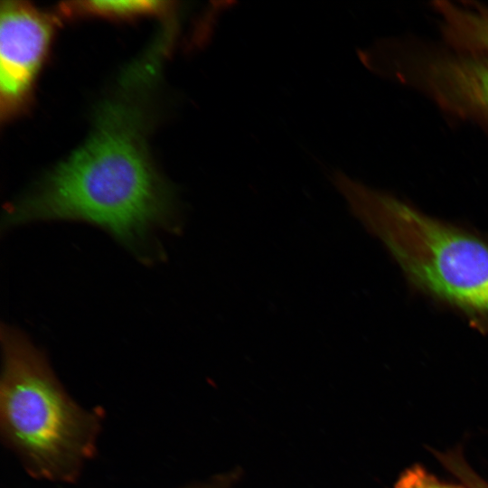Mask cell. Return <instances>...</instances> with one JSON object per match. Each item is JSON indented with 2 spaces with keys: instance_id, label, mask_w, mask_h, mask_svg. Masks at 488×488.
<instances>
[{
  "instance_id": "obj_10",
  "label": "cell",
  "mask_w": 488,
  "mask_h": 488,
  "mask_svg": "<svg viewBox=\"0 0 488 488\" xmlns=\"http://www.w3.org/2000/svg\"><path fill=\"white\" fill-rule=\"evenodd\" d=\"M192 488H220V485L217 483H214L196 486V487H192Z\"/></svg>"
},
{
  "instance_id": "obj_2",
  "label": "cell",
  "mask_w": 488,
  "mask_h": 488,
  "mask_svg": "<svg viewBox=\"0 0 488 488\" xmlns=\"http://www.w3.org/2000/svg\"><path fill=\"white\" fill-rule=\"evenodd\" d=\"M332 181L414 291L488 333L487 235L426 214L341 171L333 172Z\"/></svg>"
},
{
  "instance_id": "obj_9",
  "label": "cell",
  "mask_w": 488,
  "mask_h": 488,
  "mask_svg": "<svg viewBox=\"0 0 488 488\" xmlns=\"http://www.w3.org/2000/svg\"><path fill=\"white\" fill-rule=\"evenodd\" d=\"M394 488H466L463 483H452L438 479L423 466L415 465L398 478Z\"/></svg>"
},
{
  "instance_id": "obj_1",
  "label": "cell",
  "mask_w": 488,
  "mask_h": 488,
  "mask_svg": "<svg viewBox=\"0 0 488 488\" xmlns=\"http://www.w3.org/2000/svg\"><path fill=\"white\" fill-rule=\"evenodd\" d=\"M46 220L99 226L143 258L155 231L179 229L173 192L150 164L134 109L103 108L86 143L11 203L3 225Z\"/></svg>"
},
{
  "instance_id": "obj_6",
  "label": "cell",
  "mask_w": 488,
  "mask_h": 488,
  "mask_svg": "<svg viewBox=\"0 0 488 488\" xmlns=\"http://www.w3.org/2000/svg\"><path fill=\"white\" fill-rule=\"evenodd\" d=\"M449 47L488 53V6L475 2H440L436 8Z\"/></svg>"
},
{
  "instance_id": "obj_8",
  "label": "cell",
  "mask_w": 488,
  "mask_h": 488,
  "mask_svg": "<svg viewBox=\"0 0 488 488\" xmlns=\"http://www.w3.org/2000/svg\"><path fill=\"white\" fill-rule=\"evenodd\" d=\"M433 454L466 488H488V482L468 465L461 448L456 447L446 452L433 451Z\"/></svg>"
},
{
  "instance_id": "obj_5",
  "label": "cell",
  "mask_w": 488,
  "mask_h": 488,
  "mask_svg": "<svg viewBox=\"0 0 488 488\" xmlns=\"http://www.w3.org/2000/svg\"><path fill=\"white\" fill-rule=\"evenodd\" d=\"M52 33L51 16L27 3L6 1L0 19V108L8 119L26 104Z\"/></svg>"
},
{
  "instance_id": "obj_3",
  "label": "cell",
  "mask_w": 488,
  "mask_h": 488,
  "mask_svg": "<svg viewBox=\"0 0 488 488\" xmlns=\"http://www.w3.org/2000/svg\"><path fill=\"white\" fill-rule=\"evenodd\" d=\"M0 337L4 441L33 476L74 481L94 455L100 418L68 395L26 334L2 324Z\"/></svg>"
},
{
  "instance_id": "obj_4",
  "label": "cell",
  "mask_w": 488,
  "mask_h": 488,
  "mask_svg": "<svg viewBox=\"0 0 488 488\" xmlns=\"http://www.w3.org/2000/svg\"><path fill=\"white\" fill-rule=\"evenodd\" d=\"M392 73L446 113L488 128V53L410 49L395 58Z\"/></svg>"
},
{
  "instance_id": "obj_7",
  "label": "cell",
  "mask_w": 488,
  "mask_h": 488,
  "mask_svg": "<svg viewBox=\"0 0 488 488\" xmlns=\"http://www.w3.org/2000/svg\"><path fill=\"white\" fill-rule=\"evenodd\" d=\"M169 4L162 1H80L65 3L61 10L67 16L96 15L127 19L160 14L170 9Z\"/></svg>"
}]
</instances>
